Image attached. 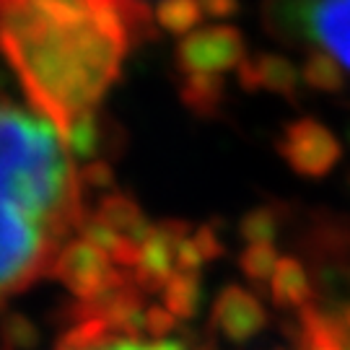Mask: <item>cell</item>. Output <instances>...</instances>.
Wrapping results in <instances>:
<instances>
[{"mask_svg": "<svg viewBox=\"0 0 350 350\" xmlns=\"http://www.w3.org/2000/svg\"><path fill=\"white\" fill-rule=\"evenodd\" d=\"M153 24L140 0H0V50L39 117L68 140L96 117Z\"/></svg>", "mask_w": 350, "mask_h": 350, "instance_id": "6da1fadb", "label": "cell"}, {"mask_svg": "<svg viewBox=\"0 0 350 350\" xmlns=\"http://www.w3.org/2000/svg\"><path fill=\"white\" fill-rule=\"evenodd\" d=\"M83 218L81 172L63 135L44 117L0 101V301L50 275Z\"/></svg>", "mask_w": 350, "mask_h": 350, "instance_id": "7a4b0ae2", "label": "cell"}, {"mask_svg": "<svg viewBox=\"0 0 350 350\" xmlns=\"http://www.w3.org/2000/svg\"><path fill=\"white\" fill-rule=\"evenodd\" d=\"M265 26L283 42L332 55L350 70V0H265Z\"/></svg>", "mask_w": 350, "mask_h": 350, "instance_id": "3957f363", "label": "cell"}, {"mask_svg": "<svg viewBox=\"0 0 350 350\" xmlns=\"http://www.w3.org/2000/svg\"><path fill=\"white\" fill-rule=\"evenodd\" d=\"M50 275L57 278L81 301H96L104 293L122 286L130 273L120 270L112 257L94 241L78 237L68 239L50 265Z\"/></svg>", "mask_w": 350, "mask_h": 350, "instance_id": "277c9868", "label": "cell"}, {"mask_svg": "<svg viewBox=\"0 0 350 350\" xmlns=\"http://www.w3.org/2000/svg\"><path fill=\"white\" fill-rule=\"evenodd\" d=\"M247 60V42L237 26L195 29L176 44V68L182 73L224 75Z\"/></svg>", "mask_w": 350, "mask_h": 350, "instance_id": "5b68a950", "label": "cell"}, {"mask_svg": "<svg viewBox=\"0 0 350 350\" xmlns=\"http://www.w3.org/2000/svg\"><path fill=\"white\" fill-rule=\"evenodd\" d=\"M278 153L301 176H327L342 159L340 140L317 120H296L283 130Z\"/></svg>", "mask_w": 350, "mask_h": 350, "instance_id": "8992f818", "label": "cell"}, {"mask_svg": "<svg viewBox=\"0 0 350 350\" xmlns=\"http://www.w3.org/2000/svg\"><path fill=\"white\" fill-rule=\"evenodd\" d=\"M187 221H161L138 241V265L130 273L140 291H161L176 273L174 250L187 237Z\"/></svg>", "mask_w": 350, "mask_h": 350, "instance_id": "52a82bcc", "label": "cell"}, {"mask_svg": "<svg viewBox=\"0 0 350 350\" xmlns=\"http://www.w3.org/2000/svg\"><path fill=\"white\" fill-rule=\"evenodd\" d=\"M211 319L213 327L231 342H247L267 325V314L260 299L241 286H226L215 296Z\"/></svg>", "mask_w": 350, "mask_h": 350, "instance_id": "ba28073f", "label": "cell"}, {"mask_svg": "<svg viewBox=\"0 0 350 350\" xmlns=\"http://www.w3.org/2000/svg\"><path fill=\"white\" fill-rule=\"evenodd\" d=\"M239 70V86L244 91H273L278 96H296L299 94L301 73L296 65L283 55L262 52L257 57H247L237 68Z\"/></svg>", "mask_w": 350, "mask_h": 350, "instance_id": "9c48e42d", "label": "cell"}, {"mask_svg": "<svg viewBox=\"0 0 350 350\" xmlns=\"http://www.w3.org/2000/svg\"><path fill=\"white\" fill-rule=\"evenodd\" d=\"M270 296L278 309H301L312 304L314 286L306 267L296 257H280L270 278Z\"/></svg>", "mask_w": 350, "mask_h": 350, "instance_id": "30bf717a", "label": "cell"}, {"mask_svg": "<svg viewBox=\"0 0 350 350\" xmlns=\"http://www.w3.org/2000/svg\"><path fill=\"white\" fill-rule=\"evenodd\" d=\"M96 218L112 231H117L120 237L133 239V241H140L150 228L138 202L127 195H107L96 208Z\"/></svg>", "mask_w": 350, "mask_h": 350, "instance_id": "8fae6325", "label": "cell"}, {"mask_svg": "<svg viewBox=\"0 0 350 350\" xmlns=\"http://www.w3.org/2000/svg\"><path fill=\"white\" fill-rule=\"evenodd\" d=\"M182 104L198 117H213L221 109L226 99V81L224 75H200V73H182L179 86Z\"/></svg>", "mask_w": 350, "mask_h": 350, "instance_id": "7c38bea8", "label": "cell"}, {"mask_svg": "<svg viewBox=\"0 0 350 350\" xmlns=\"http://www.w3.org/2000/svg\"><path fill=\"white\" fill-rule=\"evenodd\" d=\"M301 81L314 91L338 94L345 86V68L322 50H312L301 65Z\"/></svg>", "mask_w": 350, "mask_h": 350, "instance_id": "4fadbf2b", "label": "cell"}, {"mask_svg": "<svg viewBox=\"0 0 350 350\" xmlns=\"http://www.w3.org/2000/svg\"><path fill=\"white\" fill-rule=\"evenodd\" d=\"M163 306L174 314L176 319H192L198 314V306L202 301L200 275H187V273H174L169 283L161 288Z\"/></svg>", "mask_w": 350, "mask_h": 350, "instance_id": "5bb4252c", "label": "cell"}, {"mask_svg": "<svg viewBox=\"0 0 350 350\" xmlns=\"http://www.w3.org/2000/svg\"><path fill=\"white\" fill-rule=\"evenodd\" d=\"M202 18H205V13L198 0H161L156 5V16H153V21L174 37H187Z\"/></svg>", "mask_w": 350, "mask_h": 350, "instance_id": "9a60e30c", "label": "cell"}, {"mask_svg": "<svg viewBox=\"0 0 350 350\" xmlns=\"http://www.w3.org/2000/svg\"><path fill=\"white\" fill-rule=\"evenodd\" d=\"M280 224H283V218L278 215L275 208L262 205V208H254L241 218L239 234L247 244H273V239L280 231Z\"/></svg>", "mask_w": 350, "mask_h": 350, "instance_id": "2e32d148", "label": "cell"}, {"mask_svg": "<svg viewBox=\"0 0 350 350\" xmlns=\"http://www.w3.org/2000/svg\"><path fill=\"white\" fill-rule=\"evenodd\" d=\"M278 260L280 254L275 244H247V250L239 254V267L252 283H267L275 273Z\"/></svg>", "mask_w": 350, "mask_h": 350, "instance_id": "e0dca14e", "label": "cell"}, {"mask_svg": "<svg viewBox=\"0 0 350 350\" xmlns=\"http://www.w3.org/2000/svg\"><path fill=\"white\" fill-rule=\"evenodd\" d=\"M176 327V317L166 306H146V319H143V332L153 338H163Z\"/></svg>", "mask_w": 350, "mask_h": 350, "instance_id": "ac0fdd59", "label": "cell"}, {"mask_svg": "<svg viewBox=\"0 0 350 350\" xmlns=\"http://www.w3.org/2000/svg\"><path fill=\"white\" fill-rule=\"evenodd\" d=\"M192 241H195V247L200 250V254H202V260H205V262L218 260V257L224 254V244H221V239H218V234L213 231L211 226H200V228L195 231Z\"/></svg>", "mask_w": 350, "mask_h": 350, "instance_id": "d6986e66", "label": "cell"}, {"mask_svg": "<svg viewBox=\"0 0 350 350\" xmlns=\"http://www.w3.org/2000/svg\"><path fill=\"white\" fill-rule=\"evenodd\" d=\"M81 185L88 187H109L112 185V169L104 161H91L81 169Z\"/></svg>", "mask_w": 350, "mask_h": 350, "instance_id": "ffe728a7", "label": "cell"}, {"mask_svg": "<svg viewBox=\"0 0 350 350\" xmlns=\"http://www.w3.org/2000/svg\"><path fill=\"white\" fill-rule=\"evenodd\" d=\"M99 350H185L176 340H156V342H135V340H114Z\"/></svg>", "mask_w": 350, "mask_h": 350, "instance_id": "44dd1931", "label": "cell"}, {"mask_svg": "<svg viewBox=\"0 0 350 350\" xmlns=\"http://www.w3.org/2000/svg\"><path fill=\"white\" fill-rule=\"evenodd\" d=\"M205 16L211 18H228V16H237L239 11V0H198Z\"/></svg>", "mask_w": 350, "mask_h": 350, "instance_id": "7402d4cb", "label": "cell"}, {"mask_svg": "<svg viewBox=\"0 0 350 350\" xmlns=\"http://www.w3.org/2000/svg\"><path fill=\"white\" fill-rule=\"evenodd\" d=\"M338 319H340V325H342V329L348 332V338H350V304H345V306H342V312L338 314Z\"/></svg>", "mask_w": 350, "mask_h": 350, "instance_id": "603a6c76", "label": "cell"}, {"mask_svg": "<svg viewBox=\"0 0 350 350\" xmlns=\"http://www.w3.org/2000/svg\"><path fill=\"white\" fill-rule=\"evenodd\" d=\"M278 350H280V348H278Z\"/></svg>", "mask_w": 350, "mask_h": 350, "instance_id": "cb8c5ba5", "label": "cell"}]
</instances>
